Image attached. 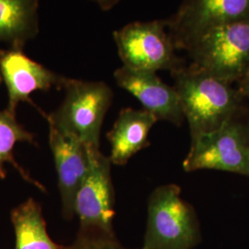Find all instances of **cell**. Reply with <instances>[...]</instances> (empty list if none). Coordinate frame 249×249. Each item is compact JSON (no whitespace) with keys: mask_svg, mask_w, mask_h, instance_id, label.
<instances>
[{"mask_svg":"<svg viewBox=\"0 0 249 249\" xmlns=\"http://www.w3.org/2000/svg\"><path fill=\"white\" fill-rule=\"evenodd\" d=\"M191 141L222 127L244 113L246 101L237 87L192 64L171 72Z\"/></svg>","mask_w":249,"mask_h":249,"instance_id":"obj_1","label":"cell"},{"mask_svg":"<svg viewBox=\"0 0 249 249\" xmlns=\"http://www.w3.org/2000/svg\"><path fill=\"white\" fill-rule=\"evenodd\" d=\"M65 96L59 107L49 115L47 122L63 134L88 148L100 147V134L114 92L104 81L64 78Z\"/></svg>","mask_w":249,"mask_h":249,"instance_id":"obj_2","label":"cell"},{"mask_svg":"<svg viewBox=\"0 0 249 249\" xmlns=\"http://www.w3.org/2000/svg\"><path fill=\"white\" fill-rule=\"evenodd\" d=\"M147 226L141 249H193L201 242L194 208L178 185L155 188L148 200Z\"/></svg>","mask_w":249,"mask_h":249,"instance_id":"obj_3","label":"cell"},{"mask_svg":"<svg viewBox=\"0 0 249 249\" xmlns=\"http://www.w3.org/2000/svg\"><path fill=\"white\" fill-rule=\"evenodd\" d=\"M186 52L197 69L237 83L249 68V18L215 28Z\"/></svg>","mask_w":249,"mask_h":249,"instance_id":"obj_4","label":"cell"},{"mask_svg":"<svg viewBox=\"0 0 249 249\" xmlns=\"http://www.w3.org/2000/svg\"><path fill=\"white\" fill-rule=\"evenodd\" d=\"M249 113L246 110L217 130L191 141L184 170H217L249 178Z\"/></svg>","mask_w":249,"mask_h":249,"instance_id":"obj_5","label":"cell"},{"mask_svg":"<svg viewBox=\"0 0 249 249\" xmlns=\"http://www.w3.org/2000/svg\"><path fill=\"white\" fill-rule=\"evenodd\" d=\"M113 38L123 66L142 71H175L185 66L177 54L166 21L128 23L116 30Z\"/></svg>","mask_w":249,"mask_h":249,"instance_id":"obj_6","label":"cell"},{"mask_svg":"<svg viewBox=\"0 0 249 249\" xmlns=\"http://www.w3.org/2000/svg\"><path fill=\"white\" fill-rule=\"evenodd\" d=\"M249 18V0H183L165 21L177 49L187 51L215 28Z\"/></svg>","mask_w":249,"mask_h":249,"instance_id":"obj_7","label":"cell"},{"mask_svg":"<svg viewBox=\"0 0 249 249\" xmlns=\"http://www.w3.org/2000/svg\"><path fill=\"white\" fill-rule=\"evenodd\" d=\"M88 150L89 170L77 193L74 214L79 218L80 231L115 234L112 162L100 149L88 148Z\"/></svg>","mask_w":249,"mask_h":249,"instance_id":"obj_8","label":"cell"},{"mask_svg":"<svg viewBox=\"0 0 249 249\" xmlns=\"http://www.w3.org/2000/svg\"><path fill=\"white\" fill-rule=\"evenodd\" d=\"M0 76L8 89V110L16 112L18 105L30 101L32 93L62 87L63 76L27 56L22 49L0 50Z\"/></svg>","mask_w":249,"mask_h":249,"instance_id":"obj_9","label":"cell"},{"mask_svg":"<svg viewBox=\"0 0 249 249\" xmlns=\"http://www.w3.org/2000/svg\"><path fill=\"white\" fill-rule=\"evenodd\" d=\"M116 84L133 95L143 109L158 121L180 126L185 117L177 89L158 77L156 72L136 71L122 66L114 72Z\"/></svg>","mask_w":249,"mask_h":249,"instance_id":"obj_10","label":"cell"},{"mask_svg":"<svg viewBox=\"0 0 249 249\" xmlns=\"http://www.w3.org/2000/svg\"><path fill=\"white\" fill-rule=\"evenodd\" d=\"M48 123L49 144L57 174L63 214L71 219L74 214L77 193L89 167L88 147L59 131Z\"/></svg>","mask_w":249,"mask_h":249,"instance_id":"obj_11","label":"cell"},{"mask_svg":"<svg viewBox=\"0 0 249 249\" xmlns=\"http://www.w3.org/2000/svg\"><path fill=\"white\" fill-rule=\"evenodd\" d=\"M158 119L145 109L124 108L107 133L112 164L125 165L139 151L150 146L149 136Z\"/></svg>","mask_w":249,"mask_h":249,"instance_id":"obj_12","label":"cell"},{"mask_svg":"<svg viewBox=\"0 0 249 249\" xmlns=\"http://www.w3.org/2000/svg\"><path fill=\"white\" fill-rule=\"evenodd\" d=\"M40 0H0V42L22 49L39 34Z\"/></svg>","mask_w":249,"mask_h":249,"instance_id":"obj_13","label":"cell"},{"mask_svg":"<svg viewBox=\"0 0 249 249\" xmlns=\"http://www.w3.org/2000/svg\"><path fill=\"white\" fill-rule=\"evenodd\" d=\"M15 249H62L49 236L41 206L29 198L11 213Z\"/></svg>","mask_w":249,"mask_h":249,"instance_id":"obj_14","label":"cell"},{"mask_svg":"<svg viewBox=\"0 0 249 249\" xmlns=\"http://www.w3.org/2000/svg\"><path fill=\"white\" fill-rule=\"evenodd\" d=\"M18 142H34L33 134L28 132L21 124H18L14 113L9 112L8 109L0 110V178H6L5 163L10 162L23 178L39 187L37 183L30 179L13 158V150Z\"/></svg>","mask_w":249,"mask_h":249,"instance_id":"obj_15","label":"cell"},{"mask_svg":"<svg viewBox=\"0 0 249 249\" xmlns=\"http://www.w3.org/2000/svg\"><path fill=\"white\" fill-rule=\"evenodd\" d=\"M62 249H128L116 239L115 234L99 231H79L74 243Z\"/></svg>","mask_w":249,"mask_h":249,"instance_id":"obj_16","label":"cell"},{"mask_svg":"<svg viewBox=\"0 0 249 249\" xmlns=\"http://www.w3.org/2000/svg\"><path fill=\"white\" fill-rule=\"evenodd\" d=\"M236 84V87L239 89L243 98L249 104V68L242 77V79Z\"/></svg>","mask_w":249,"mask_h":249,"instance_id":"obj_17","label":"cell"},{"mask_svg":"<svg viewBox=\"0 0 249 249\" xmlns=\"http://www.w3.org/2000/svg\"><path fill=\"white\" fill-rule=\"evenodd\" d=\"M90 1L97 4L103 10H109L113 9L120 0H90Z\"/></svg>","mask_w":249,"mask_h":249,"instance_id":"obj_18","label":"cell"},{"mask_svg":"<svg viewBox=\"0 0 249 249\" xmlns=\"http://www.w3.org/2000/svg\"><path fill=\"white\" fill-rule=\"evenodd\" d=\"M248 127H249V116H248Z\"/></svg>","mask_w":249,"mask_h":249,"instance_id":"obj_19","label":"cell"},{"mask_svg":"<svg viewBox=\"0 0 249 249\" xmlns=\"http://www.w3.org/2000/svg\"><path fill=\"white\" fill-rule=\"evenodd\" d=\"M1 80H2V79H1V76H0V81H1Z\"/></svg>","mask_w":249,"mask_h":249,"instance_id":"obj_20","label":"cell"}]
</instances>
